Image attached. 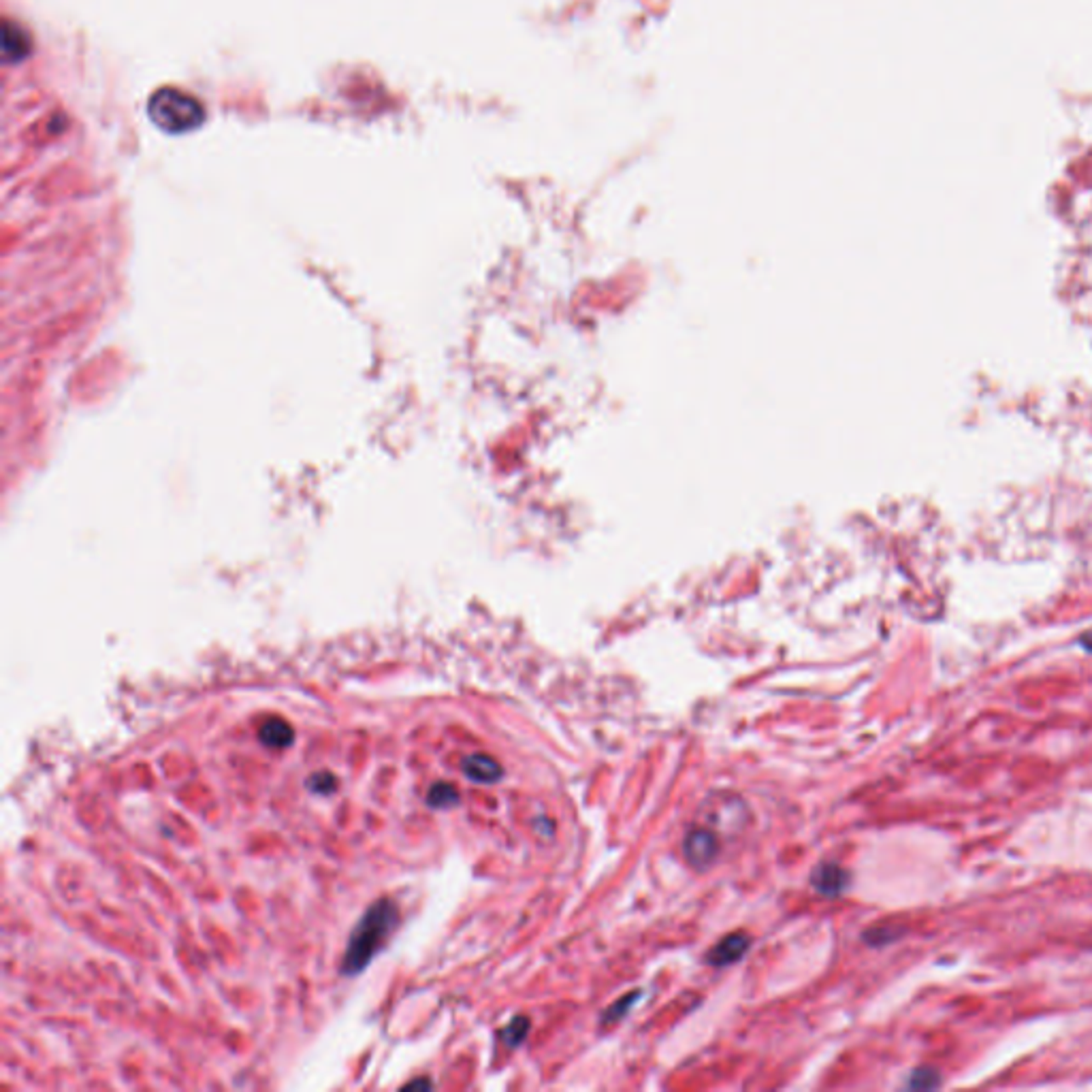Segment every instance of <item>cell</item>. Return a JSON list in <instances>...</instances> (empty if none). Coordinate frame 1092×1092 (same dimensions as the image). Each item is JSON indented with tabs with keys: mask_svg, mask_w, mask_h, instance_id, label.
<instances>
[{
	"mask_svg": "<svg viewBox=\"0 0 1092 1092\" xmlns=\"http://www.w3.org/2000/svg\"><path fill=\"white\" fill-rule=\"evenodd\" d=\"M3 49H5V56L11 58V60H20V58H24L28 52H31V39H28V35L18 26V24L11 22V20H7L5 22Z\"/></svg>",
	"mask_w": 1092,
	"mask_h": 1092,
	"instance_id": "cell-8",
	"label": "cell"
},
{
	"mask_svg": "<svg viewBox=\"0 0 1092 1092\" xmlns=\"http://www.w3.org/2000/svg\"><path fill=\"white\" fill-rule=\"evenodd\" d=\"M811 885L824 896H838L849 885V872L834 862L820 864L811 875Z\"/></svg>",
	"mask_w": 1092,
	"mask_h": 1092,
	"instance_id": "cell-4",
	"label": "cell"
},
{
	"mask_svg": "<svg viewBox=\"0 0 1092 1092\" xmlns=\"http://www.w3.org/2000/svg\"><path fill=\"white\" fill-rule=\"evenodd\" d=\"M636 998H638V992H632V994H627V997H623L621 1001L615 1003L613 1009H610L609 1014L604 1015V1022H615V1020L621 1018V1014H626V1011L630 1009V1007H627V1005H632V1003H634Z\"/></svg>",
	"mask_w": 1092,
	"mask_h": 1092,
	"instance_id": "cell-13",
	"label": "cell"
},
{
	"mask_svg": "<svg viewBox=\"0 0 1092 1092\" xmlns=\"http://www.w3.org/2000/svg\"><path fill=\"white\" fill-rule=\"evenodd\" d=\"M941 1083V1075H939L937 1069H930V1066H922V1069H916L912 1075H909V1082H906V1088H912V1090H933Z\"/></svg>",
	"mask_w": 1092,
	"mask_h": 1092,
	"instance_id": "cell-10",
	"label": "cell"
},
{
	"mask_svg": "<svg viewBox=\"0 0 1092 1092\" xmlns=\"http://www.w3.org/2000/svg\"><path fill=\"white\" fill-rule=\"evenodd\" d=\"M683 854L691 866L704 871L715 862L717 854H719V838L711 830L694 828L691 832H687L685 841H683Z\"/></svg>",
	"mask_w": 1092,
	"mask_h": 1092,
	"instance_id": "cell-3",
	"label": "cell"
},
{
	"mask_svg": "<svg viewBox=\"0 0 1092 1092\" xmlns=\"http://www.w3.org/2000/svg\"><path fill=\"white\" fill-rule=\"evenodd\" d=\"M463 775L476 783H495L501 779V766L495 758L484 756V753H472L466 756L461 762Z\"/></svg>",
	"mask_w": 1092,
	"mask_h": 1092,
	"instance_id": "cell-6",
	"label": "cell"
},
{
	"mask_svg": "<svg viewBox=\"0 0 1092 1092\" xmlns=\"http://www.w3.org/2000/svg\"><path fill=\"white\" fill-rule=\"evenodd\" d=\"M749 946H752V939H749L747 933H732L728 937L721 939L715 947L706 954V960L715 967H725V964H732L736 960L743 958L747 954Z\"/></svg>",
	"mask_w": 1092,
	"mask_h": 1092,
	"instance_id": "cell-5",
	"label": "cell"
},
{
	"mask_svg": "<svg viewBox=\"0 0 1092 1092\" xmlns=\"http://www.w3.org/2000/svg\"><path fill=\"white\" fill-rule=\"evenodd\" d=\"M403 1088H432V1082H429L427 1078H420V1079H415V1082L406 1083Z\"/></svg>",
	"mask_w": 1092,
	"mask_h": 1092,
	"instance_id": "cell-16",
	"label": "cell"
},
{
	"mask_svg": "<svg viewBox=\"0 0 1092 1092\" xmlns=\"http://www.w3.org/2000/svg\"><path fill=\"white\" fill-rule=\"evenodd\" d=\"M259 740L269 749H289L294 743V728L282 717H269L260 723Z\"/></svg>",
	"mask_w": 1092,
	"mask_h": 1092,
	"instance_id": "cell-7",
	"label": "cell"
},
{
	"mask_svg": "<svg viewBox=\"0 0 1092 1092\" xmlns=\"http://www.w3.org/2000/svg\"><path fill=\"white\" fill-rule=\"evenodd\" d=\"M307 790L314 792L318 796H331L337 792V777L329 770H320V773H314L310 779L306 781Z\"/></svg>",
	"mask_w": 1092,
	"mask_h": 1092,
	"instance_id": "cell-12",
	"label": "cell"
},
{
	"mask_svg": "<svg viewBox=\"0 0 1092 1092\" xmlns=\"http://www.w3.org/2000/svg\"><path fill=\"white\" fill-rule=\"evenodd\" d=\"M150 120L160 130L171 134L188 133L203 124V105L180 88H160L150 96L147 103Z\"/></svg>",
	"mask_w": 1092,
	"mask_h": 1092,
	"instance_id": "cell-2",
	"label": "cell"
},
{
	"mask_svg": "<svg viewBox=\"0 0 1092 1092\" xmlns=\"http://www.w3.org/2000/svg\"><path fill=\"white\" fill-rule=\"evenodd\" d=\"M896 935H898L896 930H892V929H872V930H868L866 935H864V939H866V941L875 939V943H872V946H883V943L894 941V939H896Z\"/></svg>",
	"mask_w": 1092,
	"mask_h": 1092,
	"instance_id": "cell-14",
	"label": "cell"
},
{
	"mask_svg": "<svg viewBox=\"0 0 1092 1092\" xmlns=\"http://www.w3.org/2000/svg\"><path fill=\"white\" fill-rule=\"evenodd\" d=\"M427 804L432 809H450L459 804V790L453 783L437 781L429 787Z\"/></svg>",
	"mask_w": 1092,
	"mask_h": 1092,
	"instance_id": "cell-9",
	"label": "cell"
},
{
	"mask_svg": "<svg viewBox=\"0 0 1092 1092\" xmlns=\"http://www.w3.org/2000/svg\"><path fill=\"white\" fill-rule=\"evenodd\" d=\"M527 1032H529V1020H527L525 1015H517V1018L504 1028L501 1039H504V1043L508 1045V1048H517V1045H521L523 1041H525Z\"/></svg>",
	"mask_w": 1092,
	"mask_h": 1092,
	"instance_id": "cell-11",
	"label": "cell"
},
{
	"mask_svg": "<svg viewBox=\"0 0 1092 1092\" xmlns=\"http://www.w3.org/2000/svg\"><path fill=\"white\" fill-rule=\"evenodd\" d=\"M402 922L399 906L391 898H380L361 916L352 929L341 958L340 973L346 977H354L372 964V960L385 950L389 939L397 930Z\"/></svg>",
	"mask_w": 1092,
	"mask_h": 1092,
	"instance_id": "cell-1",
	"label": "cell"
},
{
	"mask_svg": "<svg viewBox=\"0 0 1092 1092\" xmlns=\"http://www.w3.org/2000/svg\"><path fill=\"white\" fill-rule=\"evenodd\" d=\"M1079 647H1082L1083 651L1092 653V630H1088L1086 634L1079 636Z\"/></svg>",
	"mask_w": 1092,
	"mask_h": 1092,
	"instance_id": "cell-15",
	"label": "cell"
}]
</instances>
